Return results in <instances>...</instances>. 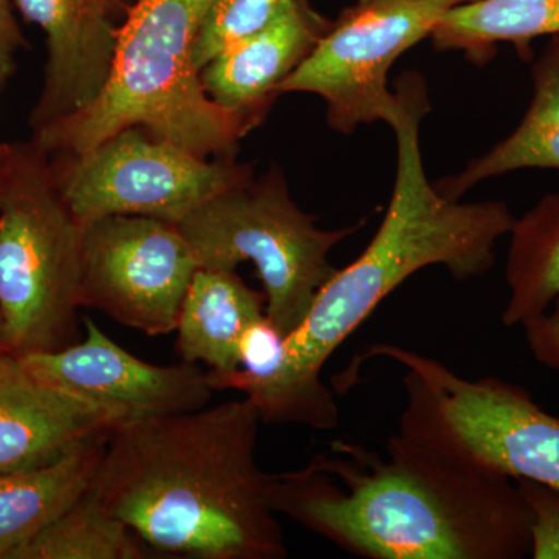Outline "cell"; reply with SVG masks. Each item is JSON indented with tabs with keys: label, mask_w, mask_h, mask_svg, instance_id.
Segmentation results:
<instances>
[{
	"label": "cell",
	"mask_w": 559,
	"mask_h": 559,
	"mask_svg": "<svg viewBox=\"0 0 559 559\" xmlns=\"http://www.w3.org/2000/svg\"><path fill=\"white\" fill-rule=\"evenodd\" d=\"M396 91L401 109L390 124L396 138L395 183L369 246L320 288L304 322L283 337L274 369L259 377L241 370L207 373L215 392L245 393L261 421L336 429L340 407L322 381L336 349L415 272L443 266L462 282L491 270L496 245L516 219L503 201L460 202L439 193L419 146V127L429 112L425 80L406 72Z\"/></svg>",
	"instance_id": "cell-1"
},
{
	"label": "cell",
	"mask_w": 559,
	"mask_h": 559,
	"mask_svg": "<svg viewBox=\"0 0 559 559\" xmlns=\"http://www.w3.org/2000/svg\"><path fill=\"white\" fill-rule=\"evenodd\" d=\"M264 319L266 296L237 271L200 267L180 307L176 348L182 360L205 364L210 373H234L241 369L246 336Z\"/></svg>",
	"instance_id": "cell-15"
},
{
	"label": "cell",
	"mask_w": 559,
	"mask_h": 559,
	"mask_svg": "<svg viewBox=\"0 0 559 559\" xmlns=\"http://www.w3.org/2000/svg\"><path fill=\"white\" fill-rule=\"evenodd\" d=\"M506 280V326L543 314L559 296V191L549 193L511 227Z\"/></svg>",
	"instance_id": "cell-19"
},
{
	"label": "cell",
	"mask_w": 559,
	"mask_h": 559,
	"mask_svg": "<svg viewBox=\"0 0 559 559\" xmlns=\"http://www.w3.org/2000/svg\"><path fill=\"white\" fill-rule=\"evenodd\" d=\"M212 0H134L121 24L108 83L87 108L33 131L46 154H81L142 128L201 157H237L263 117L210 100L194 46Z\"/></svg>",
	"instance_id": "cell-4"
},
{
	"label": "cell",
	"mask_w": 559,
	"mask_h": 559,
	"mask_svg": "<svg viewBox=\"0 0 559 559\" xmlns=\"http://www.w3.org/2000/svg\"><path fill=\"white\" fill-rule=\"evenodd\" d=\"M514 484L532 516L530 557L559 559V489L527 479H516Z\"/></svg>",
	"instance_id": "cell-22"
},
{
	"label": "cell",
	"mask_w": 559,
	"mask_h": 559,
	"mask_svg": "<svg viewBox=\"0 0 559 559\" xmlns=\"http://www.w3.org/2000/svg\"><path fill=\"white\" fill-rule=\"evenodd\" d=\"M330 25L310 0H288L270 24L201 70L205 94L221 108L264 119L280 84L310 57Z\"/></svg>",
	"instance_id": "cell-14"
},
{
	"label": "cell",
	"mask_w": 559,
	"mask_h": 559,
	"mask_svg": "<svg viewBox=\"0 0 559 559\" xmlns=\"http://www.w3.org/2000/svg\"><path fill=\"white\" fill-rule=\"evenodd\" d=\"M532 80V102L516 130L457 175L433 182L444 198L457 201L477 183L511 171L559 170V35L550 36L533 62Z\"/></svg>",
	"instance_id": "cell-17"
},
{
	"label": "cell",
	"mask_w": 559,
	"mask_h": 559,
	"mask_svg": "<svg viewBox=\"0 0 559 559\" xmlns=\"http://www.w3.org/2000/svg\"><path fill=\"white\" fill-rule=\"evenodd\" d=\"M260 423L248 396L127 418L109 432L91 491L157 554L286 558L272 474L257 462Z\"/></svg>",
	"instance_id": "cell-3"
},
{
	"label": "cell",
	"mask_w": 559,
	"mask_h": 559,
	"mask_svg": "<svg viewBox=\"0 0 559 559\" xmlns=\"http://www.w3.org/2000/svg\"><path fill=\"white\" fill-rule=\"evenodd\" d=\"M369 358L404 369L399 432L471 466L559 489V417L527 390L499 378L460 377L440 360L393 344Z\"/></svg>",
	"instance_id": "cell-6"
},
{
	"label": "cell",
	"mask_w": 559,
	"mask_h": 559,
	"mask_svg": "<svg viewBox=\"0 0 559 559\" xmlns=\"http://www.w3.org/2000/svg\"><path fill=\"white\" fill-rule=\"evenodd\" d=\"M364 221L325 230L290 198L277 165L223 191L178 224L200 267L237 271L245 261L259 272L266 318L283 337L307 318L312 301L337 267L331 250Z\"/></svg>",
	"instance_id": "cell-7"
},
{
	"label": "cell",
	"mask_w": 559,
	"mask_h": 559,
	"mask_svg": "<svg viewBox=\"0 0 559 559\" xmlns=\"http://www.w3.org/2000/svg\"><path fill=\"white\" fill-rule=\"evenodd\" d=\"M150 547L91 491L76 499L13 559H148Z\"/></svg>",
	"instance_id": "cell-20"
},
{
	"label": "cell",
	"mask_w": 559,
	"mask_h": 559,
	"mask_svg": "<svg viewBox=\"0 0 559 559\" xmlns=\"http://www.w3.org/2000/svg\"><path fill=\"white\" fill-rule=\"evenodd\" d=\"M86 336L55 352L21 356L25 369L44 384L124 412L130 418L182 414L209 406L207 373L197 364L156 366L135 358L84 320Z\"/></svg>",
	"instance_id": "cell-11"
},
{
	"label": "cell",
	"mask_w": 559,
	"mask_h": 559,
	"mask_svg": "<svg viewBox=\"0 0 559 559\" xmlns=\"http://www.w3.org/2000/svg\"><path fill=\"white\" fill-rule=\"evenodd\" d=\"M474 0H356L331 21L310 57L283 81L278 95L314 94L326 105L334 131L352 134L360 124L395 120L399 92L389 72L400 57L430 38L448 11Z\"/></svg>",
	"instance_id": "cell-9"
},
{
	"label": "cell",
	"mask_w": 559,
	"mask_h": 559,
	"mask_svg": "<svg viewBox=\"0 0 559 559\" xmlns=\"http://www.w3.org/2000/svg\"><path fill=\"white\" fill-rule=\"evenodd\" d=\"M127 2H128V3H132V2H134V0H127Z\"/></svg>",
	"instance_id": "cell-27"
},
{
	"label": "cell",
	"mask_w": 559,
	"mask_h": 559,
	"mask_svg": "<svg viewBox=\"0 0 559 559\" xmlns=\"http://www.w3.org/2000/svg\"><path fill=\"white\" fill-rule=\"evenodd\" d=\"M200 261L178 224L110 215L83 226L81 305L162 336L176 331Z\"/></svg>",
	"instance_id": "cell-10"
},
{
	"label": "cell",
	"mask_w": 559,
	"mask_h": 559,
	"mask_svg": "<svg viewBox=\"0 0 559 559\" xmlns=\"http://www.w3.org/2000/svg\"><path fill=\"white\" fill-rule=\"evenodd\" d=\"M559 35V0H474L448 11L430 40L439 51H462L474 66H487L499 44L533 58L532 40Z\"/></svg>",
	"instance_id": "cell-18"
},
{
	"label": "cell",
	"mask_w": 559,
	"mask_h": 559,
	"mask_svg": "<svg viewBox=\"0 0 559 559\" xmlns=\"http://www.w3.org/2000/svg\"><path fill=\"white\" fill-rule=\"evenodd\" d=\"M62 198L81 224L110 215L179 224L253 176L237 157H201L142 128L117 132L86 153L47 154Z\"/></svg>",
	"instance_id": "cell-8"
},
{
	"label": "cell",
	"mask_w": 559,
	"mask_h": 559,
	"mask_svg": "<svg viewBox=\"0 0 559 559\" xmlns=\"http://www.w3.org/2000/svg\"><path fill=\"white\" fill-rule=\"evenodd\" d=\"M533 358L559 373V296L543 314L522 323Z\"/></svg>",
	"instance_id": "cell-23"
},
{
	"label": "cell",
	"mask_w": 559,
	"mask_h": 559,
	"mask_svg": "<svg viewBox=\"0 0 559 559\" xmlns=\"http://www.w3.org/2000/svg\"><path fill=\"white\" fill-rule=\"evenodd\" d=\"M83 224L58 190L49 156L13 143L0 180L3 352H55L79 342Z\"/></svg>",
	"instance_id": "cell-5"
},
{
	"label": "cell",
	"mask_w": 559,
	"mask_h": 559,
	"mask_svg": "<svg viewBox=\"0 0 559 559\" xmlns=\"http://www.w3.org/2000/svg\"><path fill=\"white\" fill-rule=\"evenodd\" d=\"M24 44V35L14 17L13 0H0V91L13 76L16 57Z\"/></svg>",
	"instance_id": "cell-24"
},
{
	"label": "cell",
	"mask_w": 559,
	"mask_h": 559,
	"mask_svg": "<svg viewBox=\"0 0 559 559\" xmlns=\"http://www.w3.org/2000/svg\"><path fill=\"white\" fill-rule=\"evenodd\" d=\"M0 353H5V352H3V342H2V319H0Z\"/></svg>",
	"instance_id": "cell-26"
},
{
	"label": "cell",
	"mask_w": 559,
	"mask_h": 559,
	"mask_svg": "<svg viewBox=\"0 0 559 559\" xmlns=\"http://www.w3.org/2000/svg\"><path fill=\"white\" fill-rule=\"evenodd\" d=\"M11 150H13V145H9V143H0V180H2L7 164H9Z\"/></svg>",
	"instance_id": "cell-25"
},
{
	"label": "cell",
	"mask_w": 559,
	"mask_h": 559,
	"mask_svg": "<svg viewBox=\"0 0 559 559\" xmlns=\"http://www.w3.org/2000/svg\"><path fill=\"white\" fill-rule=\"evenodd\" d=\"M108 433L57 462L0 474V559H13L91 487Z\"/></svg>",
	"instance_id": "cell-16"
},
{
	"label": "cell",
	"mask_w": 559,
	"mask_h": 559,
	"mask_svg": "<svg viewBox=\"0 0 559 559\" xmlns=\"http://www.w3.org/2000/svg\"><path fill=\"white\" fill-rule=\"evenodd\" d=\"M277 514L369 559L530 557L532 516L520 488L396 433L384 452L336 440L307 466L272 474Z\"/></svg>",
	"instance_id": "cell-2"
},
{
	"label": "cell",
	"mask_w": 559,
	"mask_h": 559,
	"mask_svg": "<svg viewBox=\"0 0 559 559\" xmlns=\"http://www.w3.org/2000/svg\"><path fill=\"white\" fill-rule=\"evenodd\" d=\"M128 417L44 384L20 356L0 353V474L57 462Z\"/></svg>",
	"instance_id": "cell-13"
},
{
	"label": "cell",
	"mask_w": 559,
	"mask_h": 559,
	"mask_svg": "<svg viewBox=\"0 0 559 559\" xmlns=\"http://www.w3.org/2000/svg\"><path fill=\"white\" fill-rule=\"evenodd\" d=\"M286 2L288 0H212L194 46V62L200 72L224 50L270 24Z\"/></svg>",
	"instance_id": "cell-21"
},
{
	"label": "cell",
	"mask_w": 559,
	"mask_h": 559,
	"mask_svg": "<svg viewBox=\"0 0 559 559\" xmlns=\"http://www.w3.org/2000/svg\"><path fill=\"white\" fill-rule=\"evenodd\" d=\"M46 35L43 92L32 112L38 131L87 108L108 83L127 0H13Z\"/></svg>",
	"instance_id": "cell-12"
}]
</instances>
